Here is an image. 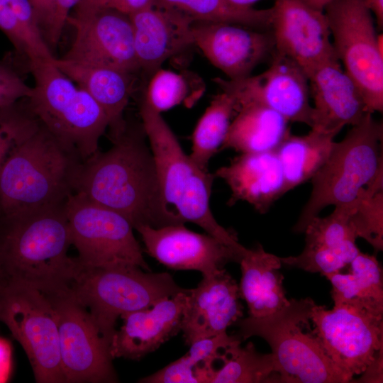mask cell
Segmentation results:
<instances>
[{
	"mask_svg": "<svg viewBox=\"0 0 383 383\" xmlns=\"http://www.w3.org/2000/svg\"><path fill=\"white\" fill-rule=\"evenodd\" d=\"M140 127L126 123L112 147L82 162L74 193L124 216L133 228L177 223L165 210L154 157Z\"/></svg>",
	"mask_w": 383,
	"mask_h": 383,
	"instance_id": "obj_1",
	"label": "cell"
},
{
	"mask_svg": "<svg viewBox=\"0 0 383 383\" xmlns=\"http://www.w3.org/2000/svg\"><path fill=\"white\" fill-rule=\"evenodd\" d=\"M65 204L0 214V287L26 286L48 294L70 287L79 269Z\"/></svg>",
	"mask_w": 383,
	"mask_h": 383,
	"instance_id": "obj_2",
	"label": "cell"
},
{
	"mask_svg": "<svg viewBox=\"0 0 383 383\" xmlns=\"http://www.w3.org/2000/svg\"><path fill=\"white\" fill-rule=\"evenodd\" d=\"M140 114L166 211L179 223L198 225L243 257L247 248L238 242L233 232L221 226L212 213L210 199L214 174L200 168L184 152L161 113L142 102Z\"/></svg>",
	"mask_w": 383,
	"mask_h": 383,
	"instance_id": "obj_3",
	"label": "cell"
},
{
	"mask_svg": "<svg viewBox=\"0 0 383 383\" xmlns=\"http://www.w3.org/2000/svg\"><path fill=\"white\" fill-rule=\"evenodd\" d=\"M82 162L75 150L40 124L34 133L11 152L0 170V214L65 204L74 194Z\"/></svg>",
	"mask_w": 383,
	"mask_h": 383,
	"instance_id": "obj_4",
	"label": "cell"
},
{
	"mask_svg": "<svg viewBox=\"0 0 383 383\" xmlns=\"http://www.w3.org/2000/svg\"><path fill=\"white\" fill-rule=\"evenodd\" d=\"M316 304L311 298L290 299L263 317L240 318L235 324L242 341L252 336L270 346L278 382L345 383L350 379L331 361L311 328Z\"/></svg>",
	"mask_w": 383,
	"mask_h": 383,
	"instance_id": "obj_5",
	"label": "cell"
},
{
	"mask_svg": "<svg viewBox=\"0 0 383 383\" xmlns=\"http://www.w3.org/2000/svg\"><path fill=\"white\" fill-rule=\"evenodd\" d=\"M382 123L367 113L340 142H333L322 167L310 180L311 195L303 207L295 233L328 206L353 201L365 187L383 186Z\"/></svg>",
	"mask_w": 383,
	"mask_h": 383,
	"instance_id": "obj_6",
	"label": "cell"
},
{
	"mask_svg": "<svg viewBox=\"0 0 383 383\" xmlns=\"http://www.w3.org/2000/svg\"><path fill=\"white\" fill-rule=\"evenodd\" d=\"M35 80L27 101L30 109L55 138L75 150L82 162L99 150L109 119L97 102L52 62L30 61Z\"/></svg>",
	"mask_w": 383,
	"mask_h": 383,
	"instance_id": "obj_7",
	"label": "cell"
},
{
	"mask_svg": "<svg viewBox=\"0 0 383 383\" xmlns=\"http://www.w3.org/2000/svg\"><path fill=\"white\" fill-rule=\"evenodd\" d=\"M143 270L133 265L84 267L79 264L70 288L109 345L121 315L149 308L165 297L188 290L167 272Z\"/></svg>",
	"mask_w": 383,
	"mask_h": 383,
	"instance_id": "obj_8",
	"label": "cell"
},
{
	"mask_svg": "<svg viewBox=\"0 0 383 383\" xmlns=\"http://www.w3.org/2000/svg\"><path fill=\"white\" fill-rule=\"evenodd\" d=\"M365 0H331L325 16L335 55L359 87L369 113L383 111V55Z\"/></svg>",
	"mask_w": 383,
	"mask_h": 383,
	"instance_id": "obj_9",
	"label": "cell"
},
{
	"mask_svg": "<svg viewBox=\"0 0 383 383\" xmlns=\"http://www.w3.org/2000/svg\"><path fill=\"white\" fill-rule=\"evenodd\" d=\"M0 322L21 344L38 383H65L56 316L46 295L23 285L0 287Z\"/></svg>",
	"mask_w": 383,
	"mask_h": 383,
	"instance_id": "obj_10",
	"label": "cell"
},
{
	"mask_svg": "<svg viewBox=\"0 0 383 383\" xmlns=\"http://www.w3.org/2000/svg\"><path fill=\"white\" fill-rule=\"evenodd\" d=\"M72 245L84 267L133 265L150 271L132 224L120 213L77 194L65 204Z\"/></svg>",
	"mask_w": 383,
	"mask_h": 383,
	"instance_id": "obj_11",
	"label": "cell"
},
{
	"mask_svg": "<svg viewBox=\"0 0 383 383\" xmlns=\"http://www.w3.org/2000/svg\"><path fill=\"white\" fill-rule=\"evenodd\" d=\"M313 333L331 361L350 379L383 353V311L360 303L316 304Z\"/></svg>",
	"mask_w": 383,
	"mask_h": 383,
	"instance_id": "obj_12",
	"label": "cell"
},
{
	"mask_svg": "<svg viewBox=\"0 0 383 383\" xmlns=\"http://www.w3.org/2000/svg\"><path fill=\"white\" fill-rule=\"evenodd\" d=\"M45 294L56 316L65 382H117L110 345L70 287Z\"/></svg>",
	"mask_w": 383,
	"mask_h": 383,
	"instance_id": "obj_13",
	"label": "cell"
},
{
	"mask_svg": "<svg viewBox=\"0 0 383 383\" xmlns=\"http://www.w3.org/2000/svg\"><path fill=\"white\" fill-rule=\"evenodd\" d=\"M222 91L235 101V109L250 104L267 106L289 122L313 125L309 79L301 67L289 57L274 52L270 67L256 76L238 80L215 79Z\"/></svg>",
	"mask_w": 383,
	"mask_h": 383,
	"instance_id": "obj_14",
	"label": "cell"
},
{
	"mask_svg": "<svg viewBox=\"0 0 383 383\" xmlns=\"http://www.w3.org/2000/svg\"><path fill=\"white\" fill-rule=\"evenodd\" d=\"M67 23L74 28L75 35L62 60L132 74L140 70L128 15L104 8L84 19L70 15Z\"/></svg>",
	"mask_w": 383,
	"mask_h": 383,
	"instance_id": "obj_15",
	"label": "cell"
},
{
	"mask_svg": "<svg viewBox=\"0 0 383 383\" xmlns=\"http://www.w3.org/2000/svg\"><path fill=\"white\" fill-rule=\"evenodd\" d=\"M272 9L275 52L296 63L307 78L319 65L338 60L323 11L301 0H274Z\"/></svg>",
	"mask_w": 383,
	"mask_h": 383,
	"instance_id": "obj_16",
	"label": "cell"
},
{
	"mask_svg": "<svg viewBox=\"0 0 383 383\" xmlns=\"http://www.w3.org/2000/svg\"><path fill=\"white\" fill-rule=\"evenodd\" d=\"M135 229L146 252L174 270H196L211 276L230 262H240L243 256L209 234L189 230L184 224L155 228L140 225Z\"/></svg>",
	"mask_w": 383,
	"mask_h": 383,
	"instance_id": "obj_17",
	"label": "cell"
},
{
	"mask_svg": "<svg viewBox=\"0 0 383 383\" xmlns=\"http://www.w3.org/2000/svg\"><path fill=\"white\" fill-rule=\"evenodd\" d=\"M243 26L194 21V44L231 80L250 76L252 70L275 50L271 30H255Z\"/></svg>",
	"mask_w": 383,
	"mask_h": 383,
	"instance_id": "obj_18",
	"label": "cell"
},
{
	"mask_svg": "<svg viewBox=\"0 0 383 383\" xmlns=\"http://www.w3.org/2000/svg\"><path fill=\"white\" fill-rule=\"evenodd\" d=\"M239 286L226 269L211 276H202L196 287L189 289L180 331L185 343L226 332L243 317Z\"/></svg>",
	"mask_w": 383,
	"mask_h": 383,
	"instance_id": "obj_19",
	"label": "cell"
},
{
	"mask_svg": "<svg viewBox=\"0 0 383 383\" xmlns=\"http://www.w3.org/2000/svg\"><path fill=\"white\" fill-rule=\"evenodd\" d=\"M128 16L140 70L146 73L152 74L169 57L194 44L195 21L160 0Z\"/></svg>",
	"mask_w": 383,
	"mask_h": 383,
	"instance_id": "obj_20",
	"label": "cell"
},
{
	"mask_svg": "<svg viewBox=\"0 0 383 383\" xmlns=\"http://www.w3.org/2000/svg\"><path fill=\"white\" fill-rule=\"evenodd\" d=\"M189 289L165 297L152 306L121 316L123 324L110 343L112 357L139 360L180 332Z\"/></svg>",
	"mask_w": 383,
	"mask_h": 383,
	"instance_id": "obj_21",
	"label": "cell"
},
{
	"mask_svg": "<svg viewBox=\"0 0 383 383\" xmlns=\"http://www.w3.org/2000/svg\"><path fill=\"white\" fill-rule=\"evenodd\" d=\"M308 79L314 101L311 129L336 136L345 126L357 124L369 113L359 87L338 60L319 65Z\"/></svg>",
	"mask_w": 383,
	"mask_h": 383,
	"instance_id": "obj_22",
	"label": "cell"
},
{
	"mask_svg": "<svg viewBox=\"0 0 383 383\" xmlns=\"http://www.w3.org/2000/svg\"><path fill=\"white\" fill-rule=\"evenodd\" d=\"M214 175L223 179L231 189L228 205L245 201L262 214L287 192L276 150L240 153L229 165L218 169Z\"/></svg>",
	"mask_w": 383,
	"mask_h": 383,
	"instance_id": "obj_23",
	"label": "cell"
},
{
	"mask_svg": "<svg viewBox=\"0 0 383 383\" xmlns=\"http://www.w3.org/2000/svg\"><path fill=\"white\" fill-rule=\"evenodd\" d=\"M54 65L101 107L109 119L110 138L126 125L123 112L133 92V74L121 70L83 65L55 58Z\"/></svg>",
	"mask_w": 383,
	"mask_h": 383,
	"instance_id": "obj_24",
	"label": "cell"
},
{
	"mask_svg": "<svg viewBox=\"0 0 383 383\" xmlns=\"http://www.w3.org/2000/svg\"><path fill=\"white\" fill-rule=\"evenodd\" d=\"M239 263L242 274L240 295L248 305L249 316H266L289 304L283 287L284 277L279 272V257L257 245L247 249Z\"/></svg>",
	"mask_w": 383,
	"mask_h": 383,
	"instance_id": "obj_25",
	"label": "cell"
},
{
	"mask_svg": "<svg viewBox=\"0 0 383 383\" xmlns=\"http://www.w3.org/2000/svg\"><path fill=\"white\" fill-rule=\"evenodd\" d=\"M222 149L240 153L275 151L291 134L289 121L274 110L257 104L236 109Z\"/></svg>",
	"mask_w": 383,
	"mask_h": 383,
	"instance_id": "obj_26",
	"label": "cell"
},
{
	"mask_svg": "<svg viewBox=\"0 0 383 383\" xmlns=\"http://www.w3.org/2000/svg\"><path fill=\"white\" fill-rule=\"evenodd\" d=\"M350 273L324 275L331 283L334 305L360 303L383 311L382 270L374 255L360 252L349 264Z\"/></svg>",
	"mask_w": 383,
	"mask_h": 383,
	"instance_id": "obj_27",
	"label": "cell"
},
{
	"mask_svg": "<svg viewBox=\"0 0 383 383\" xmlns=\"http://www.w3.org/2000/svg\"><path fill=\"white\" fill-rule=\"evenodd\" d=\"M335 136L311 129L304 135L290 134L276 150L287 191L311 179L326 162Z\"/></svg>",
	"mask_w": 383,
	"mask_h": 383,
	"instance_id": "obj_28",
	"label": "cell"
},
{
	"mask_svg": "<svg viewBox=\"0 0 383 383\" xmlns=\"http://www.w3.org/2000/svg\"><path fill=\"white\" fill-rule=\"evenodd\" d=\"M242 340L227 332L194 342L182 357L152 374L140 379L143 383H209L214 363L222 349Z\"/></svg>",
	"mask_w": 383,
	"mask_h": 383,
	"instance_id": "obj_29",
	"label": "cell"
},
{
	"mask_svg": "<svg viewBox=\"0 0 383 383\" xmlns=\"http://www.w3.org/2000/svg\"><path fill=\"white\" fill-rule=\"evenodd\" d=\"M240 343L221 350L216 362L221 365L213 369L209 383L278 382L272 353H260L252 342Z\"/></svg>",
	"mask_w": 383,
	"mask_h": 383,
	"instance_id": "obj_30",
	"label": "cell"
},
{
	"mask_svg": "<svg viewBox=\"0 0 383 383\" xmlns=\"http://www.w3.org/2000/svg\"><path fill=\"white\" fill-rule=\"evenodd\" d=\"M234 112L233 98L222 91L214 96L199 120L193 132L189 156L202 170H208L210 160L222 147Z\"/></svg>",
	"mask_w": 383,
	"mask_h": 383,
	"instance_id": "obj_31",
	"label": "cell"
},
{
	"mask_svg": "<svg viewBox=\"0 0 383 383\" xmlns=\"http://www.w3.org/2000/svg\"><path fill=\"white\" fill-rule=\"evenodd\" d=\"M160 1L187 14L195 21L235 23L259 30L271 29L272 8H243L233 5L227 0Z\"/></svg>",
	"mask_w": 383,
	"mask_h": 383,
	"instance_id": "obj_32",
	"label": "cell"
},
{
	"mask_svg": "<svg viewBox=\"0 0 383 383\" xmlns=\"http://www.w3.org/2000/svg\"><path fill=\"white\" fill-rule=\"evenodd\" d=\"M350 221L357 238L376 252L383 249V186L363 188L354 199Z\"/></svg>",
	"mask_w": 383,
	"mask_h": 383,
	"instance_id": "obj_33",
	"label": "cell"
},
{
	"mask_svg": "<svg viewBox=\"0 0 383 383\" xmlns=\"http://www.w3.org/2000/svg\"><path fill=\"white\" fill-rule=\"evenodd\" d=\"M354 200L335 206L333 212L323 218L315 217L308 225L305 247L338 248L357 238L350 221Z\"/></svg>",
	"mask_w": 383,
	"mask_h": 383,
	"instance_id": "obj_34",
	"label": "cell"
},
{
	"mask_svg": "<svg viewBox=\"0 0 383 383\" xmlns=\"http://www.w3.org/2000/svg\"><path fill=\"white\" fill-rule=\"evenodd\" d=\"M13 0H0V30L12 43L16 55L26 63L52 62L55 57L42 37L30 33L13 7Z\"/></svg>",
	"mask_w": 383,
	"mask_h": 383,
	"instance_id": "obj_35",
	"label": "cell"
},
{
	"mask_svg": "<svg viewBox=\"0 0 383 383\" xmlns=\"http://www.w3.org/2000/svg\"><path fill=\"white\" fill-rule=\"evenodd\" d=\"M40 124L27 98L0 108V170L11 152L34 133Z\"/></svg>",
	"mask_w": 383,
	"mask_h": 383,
	"instance_id": "obj_36",
	"label": "cell"
},
{
	"mask_svg": "<svg viewBox=\"0 0 383 383\" xmlns=\"http://www.w3.org/2000/svg\"><path fill=\"white\" fill-rule=\"evenodd\" d=\"M360 252L355 243L338 248L304 247L296 256L280 257L282 264L322 275L340 272Z\"/></svg>",
	"mask_w": 383,
	"mask_h": 383,
	"instance_id": "obj_37",
	"label": "cell"
},
{
	"mask_svg": "<svg viewBox=\"0 0 383 383\" xmlns=\"http://www.w3.org/2000/svg\"><path fill=\"white\" fill-rule=\"evenodd\" d=\"M188 86L183 76L160 68L152 74L143 102L161 113L183 101Z\"/></svg>",
	"mask_w": 383,
	"mask_h": 383,
	"instance_id": "obj_38",
	"label": "cell"
},
{
	"mask_svg": "<svg viewBox=\"0 0 383 383\" xmlns=\"http://www.w3.org/2000/svg\"><path fill=\"white\" fill-rule=\"evenodd\" d=\"M24 71L27 64L13 51L0 60V108L30 96L33 87L25 82Z\"/></svg>",
	"mask_w": 383,
	"mask_h": 383,
	"instance_id": "obj_39",
	"label": "cell"
},
{
	"mask_svg": "<svg viewBox=\"0 0 383 383\" xmlns=\"http://www.w3.org/2000/svg\"><path fill=\"white\" fill-rule=\"evenodd\" d=\"M29 1L38 25L48 44L55 17L56 0H29Z\"/></svg>",
	"mask_w": 383,
	"mask_h": 383,
	"instance_id": "obj_40",
	"label": "cell"
},
{
	"mask_svg": "<svg viewBox=\"0 0 383 383\" xmlns=\"http://www.w3.org/2000/svg\"><path fill=\"white\" fill-rule=\"evenodd\" d=\"M80 0H56V13L53 26L48 40L51 50L54 48L61 38V35L71 9L75 7Z\"/></svg>",
	"mask_w": 383,
	"mask_h": 383,
	"instance_id": "obj_41",
	"label": "cell"
},
{
	"mask_svg": "<svg viewBox=\"0 0 383 383\" xmlns=\"http://www.w3.org/2000/svg\"><path fill=\"white\" fill-rule=\"evenodd\" d=\"M155 0H107L106 8L130 15L150 6Z\"/></svg>",
	"mask_w": 383,
	"mask_h": 383,
	"instance_id": "obj_42",
	"label": "cell"
},
{
	"mask_svg": "<svg viewBox=\"0 0 383 383\" xmlns=\"http://www.w3.org/2000/svg\"><path fill=\"white\" fill-rule=\"evenodd\" d=\"M107 0H80L74 7V13L71 16L77 19H84L98 11L106 8Z\"/></svg>",
	"mask_w": 383,
	"mask_h": 383,
	"instance_id": "obj_43",
	"label": "cell"
},
{
	"mask_svg": "<svg viewBox=\"0 0 383 383\" xmlns=\"http://www.w3.org/2000/svg\"><path fill=\"white\" fill-rule=\"evenodd\" d=\"M382 360L383 353L380 354L375 361L372 363L362 373L360 379L362 382H382Z\"/></svg>",
	"mask_w": 383,
	"mask_h": 383,
	"instance_id": "obj_44",
	"label": "cell"
},
{
	"mask_svg": "<svg viewBox=\"0 0 383 383\" xmlns=\"http://www.w3.org/2000/svg\"><path fill=\"white\" fill-rule=\"evenodd\" d=\"M9 352L7 345L0 339V380L6 379L10 359Z\"/></svg>",
	"mask_w": 383,
	"mask_h": 383,
	"instance_id": "obj_45",
	"label": "cell"
},
{
	"mask_svg": "<svg viewBox=\"0 0 383 383\" xmlns=\"http://www.w3.org/2000/svg\"><path fill=\"white\" fill-rule=\"evenodd\" d=\"M367 8L372 12L379 28L383 27V0H365Z\"/></svg>",
	"mask_w": 383,
	"mask_h": 383,
	"instance_id": "obj_46",
	"label": "cell"
},
{
	"mask_svg": "<svg viewBox=\"0 0 383 383\" xmlns=\"http://www.w3.org/2000/svg\"><path fill=\"white\" fill-rule=\"evenodd\" d=\"M309 6L320 10L323 11L325 6L326 4L331 1V0H301Z\"/></svg>",
	"mask_w": 383,
	"mask_h": 383,
	"instance_id": "obj_47",
	"label": "cell"
},
{
	"mask_svg": "<svg viewBox=\"0 0 383 383\" xmlns=\"http://www.w3.org/2000/svg\"><path fill=\"white\" fill-rule=\"evenodd\" d=\"M229 3L236 6L243 8H250L251 5L259 0H227Z\"/></svg>",
	"mask_w": 383,
	"mask_h": 383,
	"instance_id": "obj_48",
	"label": "cell"
}]
</instances>
